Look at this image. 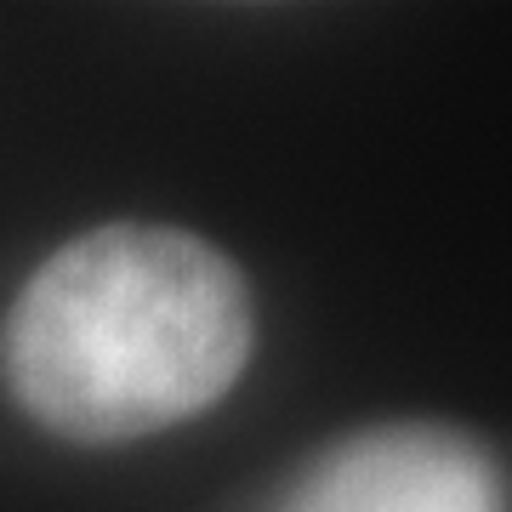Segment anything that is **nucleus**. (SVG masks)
I'll list each match as a JSON object with an SVG mask.
<instances>
[{
  "instance_id": "nucleus-1",
  "label": "nucleus",
  "mask_w": 512,
  "mask_h": 512,
  "mask_svg": "<svg viewBox=\"0 0 512 512\" xmlns=\"http://www.w3.org/2000/svg\"><path fill=\"white\" fill-rule=\"evenodd\" d=\"M256 319L234 262L160 222H109L35 268L0 325V370L74 444H126L200 416L239 382Z\"/></svg>"
},
{
  "instance_id": "nucleus-2",
  "label": "nucleus",
  "mask_w": 512,
  "mask_h": 512,
  "mask_svg": "<svg viewBox=\"0 0 512 512\" xmlns=\"http://www.w3.org/2000/svg\"><path fill=\"white\" fill-rule=\"evenodd\" d=\"M274 512H507V478L478 439L410 421L325 450Z\"/></svg>"
}]
</instances>
